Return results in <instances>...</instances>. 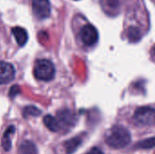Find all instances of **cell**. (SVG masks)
<instances>
[{
  "instance_id": "8992f818",
  "label": "cell",
  "mask_w": 155,
  "mask_h": 154,
  "mask_svg": "<svg viewBox=\"0 0 155 154\" xmlns=\"http://www.w3.org/2000/svg\"><path fill=\"white\" fill-rule=\"evenodd\" d=\"M33 12L39 19L47 18L51 14V5L49 0H33Z\"/></svg>"
},
{
  "instance_id": "52a82bcc",
  "label": "cell",
  "mask_w": 155,
  "mask_h": 154,
  "mask_svg": "<svg viewBox=\"0 0 155 154\" xmlns=\"http://www.w3.org/2000/svg\"><path fill=\"white\" fill-rule=\"evenodd\" d=\"M15 75L14 66L6 62H0V84H6L13 81Z\"/></svg>"
},
{
  "instance_id": "3957f363",
  "label": "cell",
  "mask_w": 155,
  "mask_h": 154,
  "mask_svg": "<svg viewBox=\"0 0 155 154\" xmlns=\"http://www.w3.org/2000/svg\"><path fill=\"white\" fill-rule=\"evenodd\" d=\"M34 74L35 78L40 81H45V82L51 81L55 74L54 64L46 59L37 60L35 64Z\"/></svg>"
},
{
  "instance_id": "ba28073f",
  "label": "cell",
  "mask_w": 155,
  "mask_h": 154,
  "mask_svg": "<svg viewBox=\"0 0 155 154\" xmlns=\"http://www.w3.org/2000/svg\"><path fill=\"white\" fill-rule=\"evenodd\" d=\"M12 34L14 35V37L15 38L16 43L20 45L23 46L26 44L27 40H28V34L25 29L19 27V26H15L12 29Z\"/></svg>"
},
{
  "instance_id": "8fae6325",
  "label": "cell",
  "mask_w": 155,
  "mask_h": 154,
  "mask_svg": "<svg viewBox=\"0 0 155 154\" xmlns=\"http://www.w3.org/2000/svg\"><path fill=\"white\" fill-rule=\"evenodd\" d=\"M127 37L130 42L137 43L142 38V33L139 28H137L135 26H131L127 30Z\"/></svg>"
},
{
  "instance_id": "9a60e30c",
  "label": "cell",
  "mask_w": 155,
  "mask_h": 154,
  "mask_svg": "<svg viewBox=\"0 0 155 154\" xmlns=\"http://www.w3.org/2000/svg\"><path fill=\"white\" fill-rule=\"evenodd\" d=\"M85 154H104L103 152V151L97 147H94V148H92L89 152H87Z\"/></svg>"
},
{
  "instance_id": "6da1fadb",
  "label": "cell",
  "mask_w": 155,
  "mask_h": 154,
  "mask_svg": "<svg viewBox=\"0 0 155 154\" xmlns=\"http://www.w3.org/2000/svg\"><path fill=\"white\" fill-rule=\"evenodd\" d=\"M76 123L75 114L70 110L59 111L55 116L46 115L44 118V123L52 132L57 133L61 131H68Z\"/></svg>"
},
{
  "instance_id": "5bb4252c",
  "label": "cell",
  "mask_w": 155,
  "mask_h": 154,
  "mask_svg": "<svg viewBox=\"0 0 155 154\" xmlns=\"http://www.w3.org/2000/svg\"><path fill=\"white\" fill-rule=\"evenodd\" d=\"M25 115H33V116H37L41 113V111L35 107V106H29V107H26L25 109Z\"/></svg>"
},
{
  "instance_id": "277c9868",
  "label": "cell",
  "mask_w": 155,
  "mask_h": 154,
  "mask_svg": "<svg viewBox=\"0 0 155 154\" xmlns=\"http://www.w3.org/2000/svg\"><path fill=\"white\" fill-rule=\"evenodd\" d=\"M134 120L136 123L150 126L155 124V109L149 106L138 108L134 113Z\"/></svg>"
},
{
  "instance_id": "4fadbf2b",
  "label": "cell",
  "mask_w": 155,
  "mask_h": 154,
  "mask_svg": "<svg viewBox=\"0 0 155 154\" xmlns=\"http://www.w3.org/2000/svg\"><path fill=\"white\" fill-rule=\"evenodd\" d=\"M155 147V137L147 138L143 141L139 142L136 145V149H143V150H148V149H153Z\"/></svg>"
},
{
  "instance_id": "2e32d148",
  "label": "cell",
  "mask_w": 155,
  "mask_h": 154,
  "mask_svg": "<svg viewBox=\"0 0 155 154\" xmlns=\"http://www.w3.org/2000/svg\"><path fill=\"white\" fill-rule=\"evenodd\" d=\"M153 54H154V56H155V45H154V47H153Z\"/></svg>"
},
{
  "instance_id": "9c48e42d",
  "label": "cell",
  "mask_w": 155,
  "mask_h": 154,
  "mask_svg": "<svg viewBox=\"0 0 155 154\" xmlns=\"http://www.w3.org/2000/svg\"><path fill=\"white\" fill-rule=\"evenodd\" d=\"M82 141L83 140H82V138L80 136L72 138L71 140L67 141L64 143V147H65L66 152L68 154H71L73 153L74 152H75L77 150V148L80 146V144L82 143Z\"/></svg>"
},
{
  "instance_id": "7a4b0ae2",
  "label": "cell",
  "mask_w": 155,
  "mask_h": 154,
  "mask_svg": "<svg viewBox=\"0 0 155 154\" xmlns=\"http://www.w3.org/2000/svg\"><path fill=\"white\" fill-rule=\"evenodd\" d=\"M132 136L130 132L121 125L113 126L105 135L106 144L114 149H123L130 144Z\"/></svg>"
},
{
  "instance_id": "30bf717a",
  "label": "cell",
  "mask_w": 155,
  "mask_h": 154,
  "mask_svg": "<svg viewBox=\"0 0 155 154\" xmlns=\"http://www.w3.org/2000/svg\"><path fill=\"white\" fill-rule=\"evenodd\" d=\"M15 133L14 126H10L5 133L3 139H2V146L5 151H9L11 148V136Z\"/></svg>"
},
{
  "instance_id": "7c38bea8",
  "label": "cell",
  "mask_w": 155,
  "mask_h": 154,
  "mask_svg": "<svg viewBox=\"0 0 155 154\" xmlns=\"http://www.w3.org/2000/svg\"><path fill=\"white\" fill-rule=\"evenodd\" d=\"M20 154H37V150L35 144L31 142L25 141L19 146Z\"/></svg>"
},
{
  "instance_id": "5b68a950",
  "label": "cell",
  "mask_w": 155,
  "mask_h": 154,
  "mask_svg": "<svg viewBox=\"0 0 155 154\" xmlns=\"http://www.w3.org/2000/svg\"><path fill=\"white\" fill-rule=\"evenodd\" d=\"M80 37L85 45L92 46L98 41V31L93 25H84L80 31Z\"/></svg>"
}]
</instances>
